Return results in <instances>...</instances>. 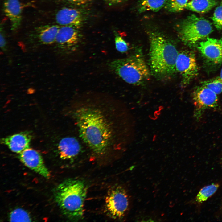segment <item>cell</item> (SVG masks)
<instances>
[{
  "label": "cell",
  "mask_w": 222,
  "mask_h": 222,
  "mask_svg": "<svg viewBox=\"0 0 222 222\" xmlns=\"http://www.w3.org/2000/svg\"><path fill=\"white\" fill-rule=\"evenodd\" d=\"M69 113L80 138L96 157H107L124 149L129 131L126 113L116 99L87 94L73 101Z\"/></svg>",
  "instance_id": "1"
},
{
  "label": "cell",
  "mask_w": 222,
  "mask_h": 222,
  "mask_svg": "<svg viewBox=\"0 0 222 222\" xmlns=\"http://www.w3.org/2000/svg\"><path fill=\"white\" fill-rule=\"evenodd\" d=\"M148 35L151 73L158 79L170 78L176 72L175 64L179 52L173 43L160 32L151 31Z\"/></svg>",
  "instance_id": "2"
},
{
  "label": "cell",
  "mask_w": 222,
  "mask_h": 222,
  "mask_svg": "<svg viewBox=\"0 0 222 222\" xmlns=\"http://www.w3.org/2000/svg\"><path fill=\"white\" fill-rule=\"evenodd\" d=\"M87 192V187L83 181L69 179L56 187L54 198L63 214L71 221H77L84 217Z\"/></svg>",
  "instance_id": "3"
},
{
  "label": "cell",
  "mask_w": 222,
  "mask_h": 222,
  "mask_svg": "<svg viewBox=\"0 0 222 222\" xmlns=\"http://www.w3.org/2000/svg\"><path fill=\"white\" fill-rule=\"evenodd\" d=\"M109 69L126 83L143 84L150 79L151 72L140 51L128 57L114 60L108 64Z\"/></svg>",
  "instance_id": "4"
},
{
  "label": "cell",
  "mask_w": 222,
  "mask_h": 222,
  "mask_svg": "<svg viewBox=\"0 0 222 222\" xmlns=\"http://www.w3.org/2000/svg\"><path fill=\"white\" fill-rule=\"evenodd\" d=\"M177 30L181 40L191 45L208 37L213 31V29L208 20L192 14L180 23Z\"/></svg>",
  "instance_id": "5"
},
{
  "label": "cell",
  "mask_w": 222,
  "mask_h": 222,
  "mask_svg": "<svg viewBox=\"0 0 222 222\" xmlns=\"http://www.w3.org/2000/svg\"><path fill=\"white\" fill-rule=\"evenodd\" d=\"M128 195L125 190L120 186H116L110 190L105 198L107 213L114 219L122 218L129 206Z\"/></svg>",
  "instance_id": "6"
},
{
  "label": "cell",
  "mask_w": 222,
  "mask_h": 222,
  "mask_svg": "<svg viewBox=\"0 0 222 222\" xmlns=\"http://www.w3.org/2000/svg\"><path fill=\"white\" fill-rule=\"evenodd\" d=\"M79 30L71 26L60 27L55 42L57 47L63 53H72L79 48L82 38Z\"/></svg>",
  "instance_id": "7"
},
{
  "label": "cell",
  "mask_w": 222,
  "mask_h": 222,
  "mask_svg": "<svg viewBox=\"0 0 222 222\" xmlns=\"http://www.w3.org/2000/svg\"><path fill=\"white\" fill-rule=\"evenodd\" d=\"M175 68L176 72L181 76L183 84H189L198 74L199 69L195 54L188 51L179 52Z\"/></svg>",
  "instance_id": "8"
},
{
  "label": "cell",
  "mask_w": 222,
  "mask_h": 222,
  "mask_svg": "<svg viewBox=\"0 0 222 222\" xmlns=\"http://www.w3.org/2000/svg\"><path fill=\"white\" fill-rule=\"evenodd\" d=\"M193 98L195 106L194 117L197 121L199 120L206 109L215 108L218 105L217 94L203 85L195 89Z\"/></svg>",
  "instance_id": "9"
},
{
  "label": "cell",
  "mask_w": 222,
  "mask_h": 222,
  "mask_svg": "<svg viewBox=\"0 0 222 222\" xmlns=\"http://www.w3.org/2000/svg\"><path fill=\"white\" fill-rule=\"evenodd\" d=\"M18 158L25 166L46 179L50 176V172L44 164L40 154L30 148L19 154Z\"/></svg>",
  "instance_id": "10"
},
{
  "label": "cell",
  "mask_w": 222,
  "mask_h": 222,
  "mask_svg": "<svg viewBox=\"0 0 222 222\" xmlns=\"http://www.w3.org/2000/svg\"><path fill=\"white\" fill-rule=\"evenodd\" d=\"M198 48L203 56L215 64L222 63V38H207L201 42Z\"/></svg>",
  "instance_id": "11"
},
{
  "label": "cell",
  "mask_w": 222,
  "mask_h": 222,
  "mask_svg": "<svg viewBox=\"0 0 222 222\" xmlns=\"http://www.w3.org/2000/svg\"><path fill=\"white\" fill-rule=\"evenodd\" d=\"M57 23L63 26H71L79 29L83 25L84 17L83 13L76 9L64 8L56 16Z\"/></svg>",
  "instance_id": "12"
},
{
  "label": "cell",
  "mask_w": 222,
  "mask_h": 222,
  "mask_svg": "<svg viewBox=\"0 0 222 222\" xmlns=\"http://www.w3.org/2000/svg\"><path fill=\"white\" fill-rule=\"evenodd\" d=\"M31 138L28 132H23L3 138L1 142L12 152L19 154L29 148Z\"/></svg>",
  "instance_id": "13"
},
{
  "label": "cell",
  "mask_w": 222,
  "mask_h": 222,
  "mask_svg": "<svg viewBox=\"0 0 222 222\" xmlns=\"http://www.w3.org/2000/svg\"><path fill=\"white\" fill-rule=\"evenodd\" d=\"M81 148L78 140L73 137L63 138L58 146L60 157L63 159H69L76 157L80 153Z\"/></svg>",
  "instance_id": "14"
},
{
  "label": "cell",
  "mask_w": 222,
  "mask_h": 222,
  "mask_svg": "<svg viewBox=\"0 0 222 222\" xmlns=\"http://www.w3.org/2000/svg\"><path fill=\"white\" fill-rule=\"evenodd\" d=\"M3 11L8 18L12 30L17 29L22 20V9L18 0H4Z\"/></svg>",
  "instance_id": "15"
},
{
  "label": "cell",
  "mask_w": 222,
  "mask_h": 222,
  "mask_svg": "<svg viewBox=\"0 0 222 222\" xmlns=\"http://www.w3.org/2000/svg\"><path fill=\"white\" fill-rule=\"evenodd\" d=\"M60 27L58 25H46L39 27L35 34L38 40L43 44L53 43Z\"/></svg>",
  "instance_id": "16"
},
{
  "label": "cell",
  "mask_w": 222,
  "mask_h": 222,
  "mask_svg": "<svg viewBox=\"0 0 222 222\" xmlns=\"http://www.w3.org/2000/svg\"><path fill=\"white\" fill-rule=\"evenodd\" d=\"M218 3L216 0H192L187 3L185 8L199 13L208 11Z\"/></svg>",
  "instance_id": "17"
},
{
  "label": "cell",
  "mask_w": 222,
  "mask_h": 222,
  "mask_svg": "<svg viewBox=\"0 0 222 222\" xmlns=\"http://www.w3.org/2000/svg\"><path fill=\"white\" fill-rule=\"evenodd\" d=\"M168 0H140L138 5L140 13L147 11L157 12L165 6Z\"/></svg>",
  "instance_id": "18"
},
{
  "label": "cell",
  "mask_w": 222,
  "mask_h": 222,
  "mask_svg": "<svg viewBox=\"0 0 222 222\" xmlns=\"http://www.w3.org/2000/svg\"><path fill=\"white\" fill-rule=\"evenodd\" d=\"M219 187L217 184H212L204 187L197 194L196 201L199 203L205 201L216 191Z\"/></svg>",
  "instance_id": "19"
},
{
  "label": "cell",
  "mask_w": 222,
  "mask_h": 222,
  "mask_svg": "<svg viewBox=\"0 0 222 222\" xmlns=\"http://www.w3.org/2000/svg\"><path fill=\"white\" fill-rule=\"evenodd\" d=\"M9 220L10 221L30 222L31 218L29 214L24 210L17 208L12 211L10 214Z\"/></svg>",
  "instance_id": "20"
},
{
  "label": "cell",
  "mask_w": 222,
  "mask_h": 222,
  "mask_svg": "<svg viewBox=\"0 0 222 222\" xmlns=\"http://www.w3.org/2000/svg\"><path fill=\"white\" fill-rule=\"evenodd\" d=\"M188 0H168L164 7L171 12H178L185 8Z\"/></svg>",
  "instance_id": "21"
},
{
  "label": "cell",
  "mask_w": 222,
  "mask_h": 222,
  "mask_svg": "<svg viewBox=\"0 0 222 222\" xmlns=\"http://www.w3.org/2000/svg\"><path fill=\"white\" fill-rule=\"evenodd\" d=\"M202 85L210 89L217 94L222 93V79L220 77L205 81Z\"/></svg>",
  "instance_id": "22"
},
{
  "label": "cell",
  "mask_w": 222,
  "mask_h": 222,
  "mask_svg": "<svg viewBox=\"0 0 222 222\" xmlns=\"http://www.w3.org/2000/svg\"><path fill=\"white\" fill-rule=\"evenodd\" d=\"M212 20L216 27L218 30L222 29V1L215 9Z\"/></svg>",
  "instance_id": "23"
},
{
  "label": "cell",
  "mask_w": 222,
  "mask_h": 222,
  "mask_svg": "<svg viewBox=\"0 0 222 222\" xmlns=\"http://www.w3.org/2000/svg\"><path fill=\"white\" fill-rule=\"evenodd\" d=\"M115 43L117 50L122 53L127 51L129 48L127 43L118 34L115 33Z\"/></svg>",
  "instance_id": "24"
},
{
  "label": "cell",
  "mask_w": 222,
  "mask_h": 222,
  "mask_svg": "<svg viewBox=\"0 0 222 222\" xmlns=\"http://www.w3.org/2000/svg\"><path fill=\"white\" fill-rule=\"evenodd\" d=\"M69 3L77 5H83L88 2L89 0H65Z\"/></svg>",
  "instance_id": "25"
},
{
  "label": "cell",
  "mask_w": 222,
  "mask_h": 222,
  "mask_svg": "<svg viewBox=\"0 0 222 222\" xmlns=\"http://www.w3.org/2000/svg\"><path fill=\"white\" fill-rule=\"evenodd\" d=\"M6 44V42L3 34L1 31L0 33V47L2 48H4Z\"/></svg>",
  "instance_id": "26"
},
{
  "label": "cell",
  "mask_w": 222,
  "mask_h": 222,
  "mask_svg": "<svg viewBox=\"0 0 222 222\" xmlns=\"http://www.w3.org/2000/svg\"><path fill=\"white\" fill-rule=\"evenodd\" d=\"M106 1L111 4H116L121 3L124 0H105Z\"/></svg>",
  "instance_id": "27"
},
{
  "label": "cell",
  "mask_w": 222,
  "mask_h": 222,
  "mask_svg": "<svg viewBox=\"0 0 222 222\" xmlns=\"http://www.w3.org/2000/svg\"><path fill=\"white\" fill-rule=\"evenodd\" d=\"M220 77L221 79H222V68L220 71Z\"/></svg>",
  "instance_id": "28"
}]
</instances>
